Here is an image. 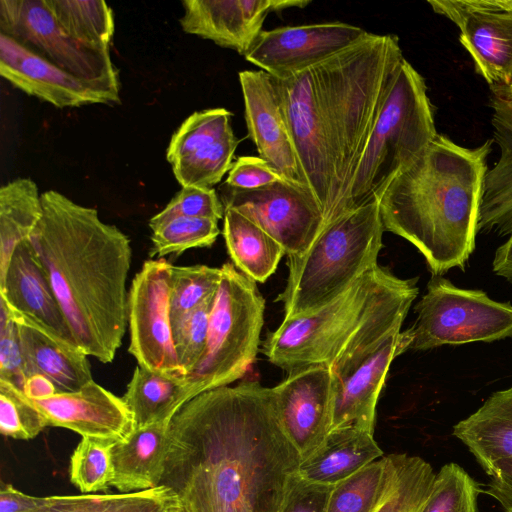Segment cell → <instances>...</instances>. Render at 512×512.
<instances>
[{
	"label": "cell",
	"instance_id": "32",
	"mask_svg": "<svg viewBox=\"0 0 512 512\" xmlns=\"http://www.w3.org/2000/svg\"><path fill=\"white\" fill-rule=\"evenodd\" d=\"M391 474V455L370 463L333 486L325 512H374Z\"/></svg>",
	"mask_w": 512,
	"mask_h": 512
},
{
	"label": "cell",
	"instance_id": "34",
	"mask_svg": "<svg viewBox=\"0 0 512 512\" xmlns=\"http://www.w3.org/2000/svg\"><path fill=\"white\" fill-rule=\"evenodd\" d=\"M237 146L238 140L232 131L219 141L174 162V176L182 187L211 188L230 170Z\"/></svg>",
	"mask_w": 512,
	"mask_h": 512
},
{
	"label": "cell",
	"instance_id": "37",
	"mask_svg": "<svg viewBox=\"0 0 512 512\" xmlns=\"http://www.w3.org/2000/svg\"><path fill=\"white\" fill-rule=\"evenodd\" d=\"M478 483L457 463L444 464L435 475L420 512H478Z\"/></svg>",
	"mask_w": 512,
	"mask_h": 512
},
{
	"label": "cell",
	"instance_id": "24",
	"mask_svg": "<svg viewBox=\"0 0 512 512\" xmlns=\"http://www.w3.org/2000/svg\"><path fill=\"white\" fill-rule=\"evenodd\" d=\"M462 442L489 477L499 463L512 460V386L492 393L467 418L453 426Z\"/></svg>",
	"mask_w": 512,
	"mask_h": 512
},
{
	"label": "cell",
	"instance_id": "42",
	"mask_svg": "<svg viewBox=\"0 0 512 512\" xmlns=\"http://www.w3.org/2000/svg\"><path fill=\"white\" fill-rule=\"evenodd\" d=\"M225 208L213 188L183 187L166 207L149 221L151 230L179 217L220 220Z\"/></svg>",
	"mask_w": 512,
	"mask_h": 512
},
{
	"label": "cell",
	"instance_id": "51",
	"mask_svg": "<svg viewBox=\"0 0 512 512\" xmlns=\"http://www.w3.org/2000/svg\"><path fill=\"white\" fill-rule=\"evenodd\" d=\"M497 89L512 103V83L506 87H491Z\"/></svg>",
	"mask_w": 512,
	"mask_h": 512
},
{
	"label": "cell",
	"instance_id": "13",
	"mask_svg": "<svg viewBox=\"0 0 512 512\" xmlns=\"http://www.w3.org/2000/svg\"><path fill=\"white\" fill-rule=\"evenodd\" d=\"M459 29V41L491 87L512 83V0H432Z\"/></svg>",
	"mask_w": 512,
	"mask_h": 512
},
{
	"label": "cell",
	"instance_id": "4",
	"mask_svg": "<svg viewBox=\"0 0 512 512\" xmlns=\"http://www.w3.org/2000/svg\"><path fill=\"white\" fill-rule=\"evenodd\" d=\"M492 143L467 148L438 134L378 199L384 231L415 246L433 276L464 270L475 249Z\"/></svg>",
	"mask_w": 512,
	"mask_h": 512
},
{
	"label": "cell",
	"instance_id": "35",
	"mask_svg": "<svg viewBox=\"0 0 512 512\" xmlns=\"http://www.w3.org/2000/svg\"><path fill=\"white\" fill-rule=\"evenodd\" d=\"M231 116L225 108L194 112L172 135L166 152L168 162L173 164L232 132Z\"/></svg>",
	"mask_w": 512,
	"mask_h": 512
},
{
	"label": "cell",
	"instance_id": "22",
	"mask_svg": "<svg viewBox=\"0 0 512 512\" xmlns=\"http://www.w3.org/2000/svg\"><path fill=\"white\" fill-rule=\"evenodd\" d=\"M10 310L19 331L27 380L42 376L53 384L56 393L77 391L93 380L88 355L80 347L55 338L25 316Z\"/></svg>",
	"mask_w": 512,
	"mask_h": 512
},
{
	"label": "cell",
	"instance_id": "5",
	"mask_svg": "<svg viewBox=\"0 0 512 512\" xmlns=\"http://www.w3.org/2000/svg\"><path fill=\"white\" fill-rule=\"evenodd\" d=\"M383 232L379 201L373 200L326 223L304 253L287 256L286 287L276 298L284 318L320 309L376 267Z\"/></svg>",
	"mask_w": 512,
	"mask_h": 512
},
{
	"label": "cell",
	"instance_id": "21",
	"mask_svg": "<svg viewBox=\"0 0 512 512\" xmlns=\"http://www.w3.org/2000/svg\"><path fill=\"white\" fill-rule=\"evenodd\" d=\"M412 339L409 328L397 330L347 376L336 377L331 430L353 425L374 431L376 405L390 365L410 349Z\"/></svg>",
	"mask_w": 512,
	"mask_h": 512
},
{
	"label": "cell",
	"instance_id": "1",
	"mask_svg": "<svg viewBox=\"0 0 512 512\" xmlns=\"http://www.w3.org/2000/svg\"><path fill=\"white\" fill-rule=\"evenodd\" d=\"M300 463L272 387L243 381L202 392L173 416L160 485L186 512H278Z\"/></svg>",
	"mask_w": 512,
	"mask_h": 512
},
{
	"label": "cell",
	"instance_id": "40",
	"mask_svg": "<svg viewBox=\"0 0 512 512\" xmlns=\"http://www.w3.org/2000/svg\"><path fill=\"white\" fill-rule=\"evenodd\" d=\"M47 420L33 400L13 384L0 380V432L16 440H31L45 427Z\"/></svg>",
	"mask_w": 512,
	"mask_h": 512
},
{
	"label": "cell",
	"instance_id": "17",
	"mask_svg": "<svg viewBox=\"0 0 512 512\" xmlns=\"http://www.w3.org/2000/svg\"><path fill=\"white\" fill-rule=\"evenodd\" d=\"M304 0H184L179 22L187 34L213 41L245 56L263 31L270 12L304 8Z\"/></svg>",
	"mask_w": 512,
	"mask_h": 512
},
{
	"label": "cell",
	"instance_id": "52",
	"mask_svg": "<svg viewBox=\"0 0 512 512\" xmlns=\"http://www.w3.org/2000/svg\"><path fill=\"white\" fill-rule=\"evenodd\" d=\"M169 512H186L178 502Z\"/></svg>",
	"mask_w": 512,
	"mask_h": 512
},
{
	"label": "cell",
	"instance_id": "7",
	"mask_svg": "<svg viewBox=\"0 0 512 512\" xmlns=\"http://www.w3.org/2000/svg\"><path fill=\"white\" fill-rule=\"evenodd\" d=\"M207 344L196 367L185 377L189 400L242 378L260 350L265 300L256 282L233 263L221 267Z\"/></svg>",
	"mask_w": 512,
	"mask_h": 512
},
{
	"label": "cell",
	"instance_id": "48",
	"mask_svg": "<svg viewBox=\"0 0 512 512\" xmlns=\"http://www.w3.org/2000/svg\"><path fill=\"white\" fill-rule=\"evenodd\" d=\"M492 270L494 274L512 283V235L495 251Z\"/></svg>",
	"mask_w": 512,
	"mask_h": 512
},
{
	"label": "cell",
	"instance_id": "23",
	"mask_svg": "<svg viewBox=\"0 0 512 512\" xmlns=\"http://www.w3.org/2000/svg\"><path fill=\"white\" fill-rule=\"evenodd\" d=\"M493 136L499 158L485 175L477 231L512 235V103L491 88Z\"/></svg>",
	"mask_w": 512,
	"mask_h": 512
},
{
	"label": "cell",
	"instance_id": "2",
	"mask_svg": "<svg viewBox=\"0 0 512 512\" xmlns=\"http://www.w3.org/2000/svg\"><path fill=\"white\" fill-rule=\"evenodd\" d=\"M403 58L397 36L368 32L275 79L300 168L326 223L348 211L356 168Z\"/></svg>",
	"mask_w": 512,
	"mask_h": 512
},
{
	"label": "cell",
	"instance_id": "45",
	"mask_svg": "<svg viewBox=\"0 0 512 512\" xmlns=\"http://www.w3.org/2000/svg\"><path fill=\"white\" fill-rule=\"evenodd\" d=\"M284 180L265 160L241 156L232 164L225 185L242 190L257 189Z\"/></svg>",
	"mask_w": 512,
	"mask_h": 512
},
{
	"label": "cell",
	"instance_id": "14",
	"mask_svg": "<svg viewBox=\"0 0 512 512\" xmlns=\"http://www.w3.org/2000/svg\"><path fill=\"white\" fill-rule=\"evenodd\" d=\"M367 33L343 22L278 27L262 31L244 57L275 79H285L341 52Z\"/></svg>",
	"mask_w": 512,
	"mask_h": 512
},
{
	"label": "cell",
	"instance_id": "28",
	"mask_svg": "<svg viewBox=\"0 0 512 512\" xmlns=\"http://www.w3.org/2000/svg\"><path fill=\"white\" fill-rule=\"evenodd\" d=\"M184 379L137 365L122 396L133 414L135 428L171 421L189 401L188 386Z\"/></svg>",
	"mask_w": 512,
	"mask_h": 512
},
{
	"label": "cell",
	"instance_id": "29",
	"mask_svg": "<svg viewBox=\"0 0 512 512\" xmlns=\"http://www.w3.org/2000/svg\"><path fill=\"white\" fill-rule=\"evenodd\" d=\"M43 207L37 185L18 178L0 188V278L15 248L28 240L41 220Z\"/></svg>",
	"mask_w": 512,
	"mask_h": 512
},
{
	"label": "cell",
	"instance_id": "38",
	"mask_svg": "<svg viewBox=\"0 0 512 512\" xmlns=\"http://www.w3.org/2000/svg\"><path fill=\"white\" fill-rule=\"evenodd\" d=\"M150 257L181 254L191 248L210 247L220 230L218 221L208 218L179 217L152 231Z\"/></svg>",
	"mask_w": 512,
	"mask_h": 512
},
{
	"label": "cell",
	"instance_id": "20",
	"mask_svg": "<svg viewBox=\"0 0 512 512\" xmlns=\"http://www.w3.org/2000/svg\"><path fill=\"white\" fill-rule=\"evenodd\" d=\"M0 298L55 338L78 346L29 239L15 248L0 278Z\"/></svg>",
	"mask_w": 512,
	"mask_h": 512
},
{
	"label": "cell",
	"instance_id": "44",
	"mask_svg": "<svg viewBox=\"0 0 512 512\" xmlns=\"http://www.w3.org/2000/svg\"><path fill=\"white\" fill-rule=\"evenodd\" d=\"M333 486L309 481L295 472L278 512H325Z\"/></svg>",
	"mask_w": 512,
	"mask_h": 512
},
{
	"label": "cell",
	"instance_id": "15",
	"mask_svg": "<svg viewBox=\"0 0 512 512\" xmlns=\"http://www.w3.org/2000/svg\"><path fill=\"white\" fill-rule=\"evenodd\" d=\"M336 382L331 366L311 365L290 371L272 387L282 427L301 461L331 430Z\"/></svg>",
	"mask_w": 512,
	"mask_h": 512
},
{
	"label": "cell",
	"instance_id": "41",
	"mask_svg": "<svg viewBox=\"0 0 512 512\" xmlns=\"http://www.w3.org/2000/svg\"><path fill=\"white\" fill-rule=\"evenodd\" d=\"M215 295L208 297L195 309L171 320L176 356L187 375L204 354Z\"/></svg>",
	"mask_w": 512,
	"mask_h": 512
},
{
	"label": "cell",
	"instance_id": "8",
	"mask_svg": "<svg viewBox=\"0 0 512 512\" xmlns=\"http://www.w3.org/2000/svg\"><path fill=\"white\" fill-rule=\"evenodd\" d=\"M393 276L377 265L320 309L284 318L266 335L261 353L287 373L311 365L332 367Z\"/></svg>",
	"mask_w": 512,
	"mask_h": 512
},
{
	"label": "cell",
	"instance_id": "12",
	"mask_svg": "<svg viewBox=\"0 0 512 512\" xmlns=\"http://www.w3.org/2000/svg\"><path fill=\"white\" fill-rule=\"evenodd\" d=\"M220 199L224 208L237 210L267 232L287 256L304 253L326 225L313 195L286 180L250 190L225 185Z\"/></svg>",
	"mask_w": 512,
	"mask_h": 512
},
{
	"label": "cell",
	"instance_id": "43",
	"mask_svg": "<svg viewBox=\"0 0 512 512\" xmlns=\"http://www.w3.org/2000/svg\"><path fill=\"white\" fill-rule=\"evenodd\" d=\"M0 380L24 391L27 378L19 331L13 314L0 298Z\"/></svg>",
	"mask_w": 512,
	"mask_h": 512
},
{
	"label": "cell",
	"instance_id": "30",
	"mask_svg": "<svg viewBox=\"0 0 512 512\" xmlns=\"http://www.w3.org/2000/svg\"><path fill=\"white\" fill-rule=\"evenodd\" d=\"M60 29L73 39L110 47L114 34L112 9L102 0H43Z\"/></svg>",
	"mask_w": 512,
	"mask_h": 512
},
{
	"label": "cell",
	"instance_id": "3",
	"mask_svg": "<svg viewBox=\"0 0 512 512\" xmlns=\"http://www.w3.org/2000/svg\"><path fill=\"white\" fill-rule=\"evenodd\" d=\"M43 215L29 241L78 346L113 361L128 324L129 238L98 211L58 191L41 194Z\"/></svg>",
	"mask_w": 512,
	"mask_h": 512
},
{
	"label": "cell",
	"instance_id": "53",
	"mask_svg": "<svg viewBox=\"0 0 512 512\" xmlns=\"http://www.w3.org/2000/svg\"><path fill=\"white\" fill-rule=\"evenodd\" d=\"M506 512H512V509H510V510H507Z\"/></svg>",
	"mask_w": 512,
	"mask_h": 512
},
{
	"label": "cell",
	"instance_id": "25",
	"mask_svg": "<svg viewBox=\"0 0 512 512\" xmlns=\"http://www.w3.org/2000/svg\"><path fill=\"white\" fill-rule=\"evenodd\" d=\"M373 432L353 425L332 429L322 444L301 461L298 474L331 486L347 479L383 457Z\"/></svg>",
	"mask_w": 512,
	"mask_h": 512
},
{
	"label": "cell",
	"instance_id": "31",
	"mask_svg": "<svg viewBox=\"0 0 512 512\" xmlns=\"http://www.w3.org/2000/svg\"><path fill=\"white\" fill-rule=\"evenodd\" d=\"M391 458L390 481L374 512H420L436 473L419 456L391 454Z\"/></svg>",
	"mask_w": 512,
	"mask_h": 512
},
{
	"label": "cell",
	"instance_id": "49",
	"mask_svg": "<svg viewBox=\"0 0 512 512\" xmlns=\"http://www.w3.org/2000/svg\"><path fill=\"white\" fill-rule=\"evenodd\" d=\"M23 392L31 399H42L55 394L56 390L50 381L36 375L27 380Z\"/></svg>",
	"mask_w": 512,
	"mask_h": 512
},
{
	"label": "cell",
	"instance_id": "33",
	"mask_svg": "<svg viewBox=\"0 0 512 512\" xmlns=\"http://www.w3.org/2000/svg\"><path fill=\"white\" fill-rule=\"evenodd\" d=\"M69 512H169L179 501L160 485L140 492L61 496Z\"/></svg>",
	"mask_w": 512,
	"mask_h": 512
},
{
	"label": "cell",
	"instance_id": "9",
	"mask_svg": "<svg viewBox=\"0 0 512 512\" xmlns=\"http://www.w3.org/2000/svg\"><path fill=\"white\" fill-rule=\"evenodd\" d=\"M409 328L410 349L426 351L443 345L494 342L512 338V305L478 289H463L442 276H433L416 304Z\"/></svg>",
	"mask_w": 512,
	"mask_h": 512
},
{
	"label": "cell",
	"instance_id": "46",
	"mask_svg": "<svg viewBox=\"0 0 512 512\" xmlns=\"http://www.w3.org/2000/svg\"><path fill=\"white\" fill-rule=\"evenodd\" d=\"M485 493L495 499L505 511L512 509V460L499 463L489 477Z\"/></svg>",
	"mask_w": 512,
	"mask_h": 512
},
{
	"label": "cell",
	"instance_id": "10",
	"mask_svg": "<svg viewBox=\"0 0 512 512\" xmlns=\"http://www.w3.org/2000/svg\"><path fill=\"white\" fill-rule=\"evenodd\" d=\"M0 33L120 102L119 77L110 48L68 36L43 0H0Z\"/></svg>",
	"mask_w": 512,
	"mask_h": 512
},
{
	"label": "cell",
	"instance_id": "18",
	"mask_svg": "<svg viewBox=\"0 0 512 512\" xmlns=\"http://www.w3.org/2000/svg\"><path fill=\"white\" fill-rule=\"evenodd\" d=\"M32 400L48 426L71 430L82 438L118 443L135 430L133 414L122 397L94 380L77 391Z\"/></svg>",
	"mask_w": 512,
	"mask_h": 512
},
{
	"label": "cell",
	"instance_id": "27",
	"mask_svg": "<svg viewBox=\"0 0 512 512\" xmlns=\"http://www.w3.org/2000/svg\"><path fill=\"white\" fill-rule=\"evenodd\" d=\"M223 237L234 266L255 282H265L285 254L275 239L233 208H225Z\"/></svg>",
	"mask_w": 512,
	"mask_h": 512
},
{
	"label": "cell",
	"instance_id": "16",
	"mask_svg": "<svg viewBox=\"0 0 512 512\" xmlns=\"http://www.w3.org/2000/svg\"><path fill=\"white\" fill-rule=\"evenodd\" d=\"M239 82L248 134L259 157L284 180L309 191L275 78L262 70H244L239 72Z\"/></svg>",
	"mask_w": 512,
	"mask_h": 512
},
{
	"label": "cell",
	"instance_id": "11",
	"mask_svg": "<svg viewBox=\"0 0 512 512\" xmlns=\"http://www.w3.org/2000/svg\"><path fill=\"white\" fill-rule=\"evenodd\" d=\"M172 266L162 258L147 260L133 278L128 296V351L145 369L185 378L172 337Z\"/></svg>",
	"mask_w": 512,
	"mask_h": 512
},
{
	"label": "cell",
	"instance_id": "26",
	"mask_svg": "<svg viewBox=\"0 0 512 512\" xmlns=\"http://www.w3.org/2000/svg\"><path fill=\"white\" fill-rule=\"evenodd\" d=\"M170 421L135 428L112 448L114 476L111 486L132 493L160 486L168 445Z\"/></svg>",
	"mask_w": 512,
	"mask_h": 512
},
{
	"label": "cell",
	"instance_id": "19",
	"mask_svg": "<svg viewBox=\"0 0 512 512\" xmlns=\"http://www.w3.org/2000/svg\"><path fill=\"white\" fill-rule=\"evenodd\" d=\"M0 74L14 87L58 108L117 101L0 33Z\"/></svg>",
	"mask_w": 512,
	"mask_h": 512
},
{
	"label": "cell",
	"instance_id": "47",
	"mask_svg": "<svg viewBox=\"0 0 512 512\" xmlns=\"http://www.w3.org/2000/svg\"><path fill=\"white\" fill-rule=\"evenodd\" d=\"M45 497L32 496L16 489L11 484H2L0 489V512H28L43 504Z\"/></svg>",
	"mask_w": 512,
	"mask_h": 512
},
{
	"label": "cell",
	"instance_id": "36",
	"mask_svg": "<svg viewBox=\"0 0 512 512\" xmlns=\"http://www.w3.org/2000/svg\"><path fill=\"white\" fill-rule=\"evenodd\" d=\"M115 443L82 438L69 463V479L83 494L107 490L114 476L112 448Z\"/></svg>",
	"mask_w": 512,
	"mask_h": 512
},
{
	"label": "cell",
	"instance_id": "50",
	"mask_svg": "<svg viewBox=\"0 0 512 512\" xmlns=\"http://www.w3.org/2000/svg\"><path fill=\"white\" fill-rule=\"evenodd\" d=\"M28 512H69L61 496H46L43 504Z\"/></svg>",
	"mask_w": 512,
	"mask_h": 512
},
{
	"label": "cell",
	"instance_id": "39",
	"mask_svg": "<svg viewBox=\"0 0 512 512\" xmlns=\"http://www.w3.org/2000/svg\"><path fill=\"white\" fill-rule=\"evenodd\" d=\"M220 280L221 268L202 264L172 266L171 320L195 309L216 293Z\"/></svg>",
	"mask_w": 512,
	"mask_h": 512
},
{
	"label": "cell",
	"instance_id": "6",
	"mask_svg": "<svg viewBox=\"0 0 512 512\" xmlns=\"http://www.w3.org/2000/svg\"><path fill=\"white\" fill-rule=\"evenodd\" d=\"M437 135L425 80L403 58L356 168L348 211L378 200Z\"/></svg>",
	"mask_w": 512,
	"mask_h": 512
}]
</instances>
